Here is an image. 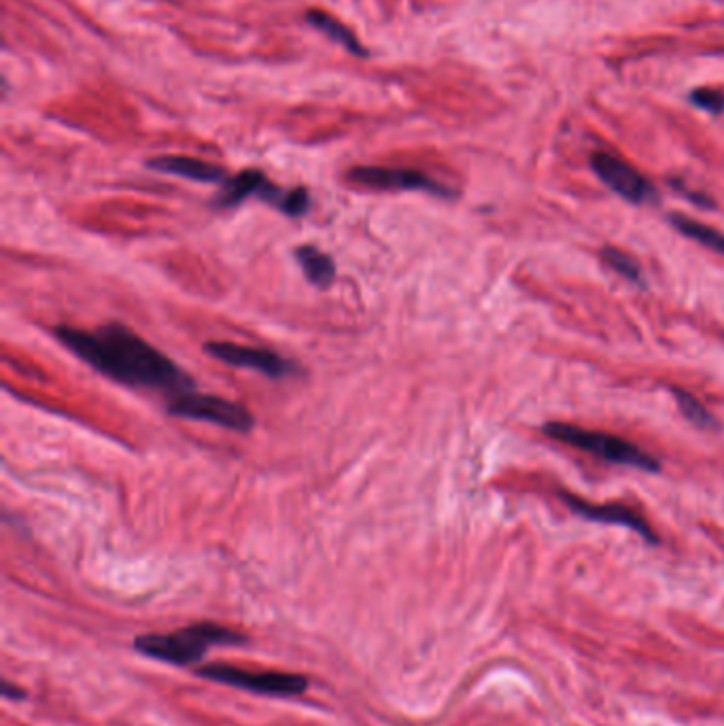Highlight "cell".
<instances>
[{
    "instance_id": "obj_1",
    "label": "cell",
    "mask_w": 724,
    "mask_h": 726,
    "mask_svg": "<svg viewBox=\"0 0 724 726\" xmlns=\"http://www.w3.org/2000/svg\"><path fill=\"white\" fill-rule=\"evenodd\" d=\"M54 334L68 351L122 385L162 391L170 397L194 389L192 376L122 323L102 325L94 332L60 325Z\"/></svg>"
},
{
    "instance_id": "obj_2",
    "label": "cell",
    "mask_w": 724,
    "mask_h": 726,
    "mask_svg": "<svg viewBox=\"0 0 724 726\" xmlns=\"http://www.w3.org/2000/svg\"><path fill=\"white\" fill-rule=\"evenodd\" d=\"M243 642L245 635L240 631L217 625V622H198V625L172 633H149L136 637L134 648L164 663L189 665L202 661L204 654L213 646H238Z\"/></svg>"
},
{
    "instance_id": "obj_3",
    "label": "cell",
    "mask_w": 724,
    "mask_h": 726,
    "mask_svg": "<svg viewBox=\"0 0 724 726\" xmlns=\"http://www.w3.org/2000/svg\"><path fill=\"white\" fill-rule=\"evenodd\" d=\"M544 434L557 442L570 444L578 451L595 455L603 461L629 465L644 472H659V461L644 453L640 446H635L623 438H616L610 434H601V431L584 429L572 423H546Z\"/></svg>"
},
{
    "instance_id": "obj_4",
    "label": "cell",
    "mask_w": 724,
    "mask_h": 726,
    "mask_svg": "<svg viewBox=\"0 0 724 726\" xmlns=\"http://www.w3.org/2000/svg\"><path fill=\"white\" fill-rule=\"evenodd\" d=\"M249 196L262 198L264 202L274 204L281 213H285L289 217L304 215L310 204L306 189H302V187L281 189L279 185L268 181L264 172L245 170L223 183V192L217 198V206H221V209H232V206L247 200Z\"/></svg>"
},
{
    "instance_id": "obj_5",
    "label": "cell",
    "mask_w": 724,
    "mask_h": 726,
    "mask_svg": "<svg viewBox=\"0 0 724 726\" xmlns=\"http://www.w3.org/2000/svg\"><path fill=\"white\" fill-rule=\"evenodd\" d=\"M202 678L211 682H221L228 686H238L253 693L272 695V697H296L302 695L308 688V680L300 673H285V671H253L234 667L226 663H213L198 669Z\"/></svg>"
},
{
    "instance_id": "obj_6",
    "label": "cell",
    "mask_w": 724,
    "mask_h": 726,
    "mask_svg": "<svg viewBox=\"0 0 724 726\" xmlns=\"http://www.w3.org/2000/svg\"><path fill=\"white\" fill-rule=\"evenodd\" d=\"M168 412L172 417L215 423L232 431H243V434H247L255 425L253 414L245 406L226 400V397L198 395L194 391L172 397L168 402Z\"/></svg>"
},
{
    "instance_id": "obj_7",
    "label": "cell",
    "mask_w": 724,
    "mask_h": 726,
    "mask_svg": "<svg viewBox=\"0 0 724 726\" xmlns=\"http://www.w3.org/2000/svg\"><path fill=\"white\" fill-rule=\"evenodd\" d=\"M349 181L381 189V192H427L434 196H451L448 189L434 181L432 177L423 175L419 170L412 168H385V166H357L349 170Z\"/></svg>"
},
{
    "instance_id": "obj_8",
    "label": "cell",
    "mask_w": 724,
    "mask_h": 726,
    "mask_svg": "<svg viewBox=\"0 0 724 726\" xmlns=\"http://www.w3.org/2000/svg\"><path fill=\"white\" fill-rule=\"evenodd\" d=\"M591 166L597 172V177L625 200L642 204L654 198V189L642 172H637L631 164L616 158V155L608 151H597L593 153Z\"/></svg>"
},
{
    "instance_id": "obj_9",
    "label": "cell",
    "mask_w": 724,
    "mask_h": 726,
    "mask_svg": "<svg viewBox=\"0 0 724 726\" xmlns=\"http://www.w3.org/2000/svg\"><path fill=\"white\" fill-rule=\"evenodd\" d=\"M204 349L211 357H215L219 361H226L228 366L255 370V372L266 374L270 378H285L293 370L291 361L281 357L279 353L266 351V349H257V347H245V344L209 342Z\"/></svg>"
},
{
    "instance_id": "obj_10",
    "label": "cell",
    "mask_w": 724,
    "mask_h": 726,
    "mask_svg": "<svg viewBox=\"0 0 724 726\" xmlns=\"http://www.w3.org/2000/svg\"><path fill=\"white\" fill-rule=\"evenodd\" d=\"M563 501L576 514H580L582 518H589V521H597V523H608V525H623V527H629V529L637 531L640 535H644V538H648V540H654L650 525L635 510H631L629 506H623V504H591V501L580 499L576 495H567V493H563Z\"/></svg>"
},
{
    "instance_id": "obj_11",
    "label": "cell",
    "mask_w": 724,
    "mask_h": 726,
    "mask_svg": "<svg viewBox=\"0 0 724 726\" xmlns=\"http://www.w3.org/2000/svg\"><path fill=\"white\" fill-rule=\"evenodd\" d=\"M147 166L158 172H166V175H177L189 181L217 183V185H223L228 181L223 168L198 158H185V155H160V158L149 160Z\"/></svg>"
},
{
    "instance_id": "obj_12",
    "label": "cell",
    "mask_w": 724,
    "mask_h": 726,
    "mask_svg": "<svg viewBox=\"0 0 724 726\" xmlns=\"http://www.w3.org/2000/svg\"><path fill=\"white\" fill-rule=\"evenodd\" d=\"M296 259L310 283L317 287L332 285L336 276V264L330 255L313 245H302L296 249Z\"/></svg>"
},
{
    "instance_id": "obj_13",
    "label": "cell",
    "mask_w": 724,
    "mask_h": 726,
    "mask_svg": "<svg viewBox=\"0 0 724 726\" xmlns=\"http://www.w3.org/2000/svg\"><path fill=\"white\" fill-rule=\"evenodd\" d=\"M306 22L310 26H315L317 30H321L325 37H330L334 43L342 45L344 49H349L351 54L355 56H366L368 51L366 47L361 45V41L355 37V32H351L342 22H338L336 17H332L330 13L325 11H308L306 13Z\"/></svg>"
},
{
    "instance_id": "obj_14",
    "label": "cell",
    "mask_w": 724,
    "mask_h": 726,
    "mask_svg": "<svg viewBox=\"0 0 724 726\" xmlns=\"http://www.w3.org/2000/svg\"><path fill=\"white\" fill-rule=\"evenodd\" d=\"M671 223H674V228L680 230L684 236L693 238V240L701 242L703 247H708V249L724 255V234H720L718 230L705 226V223H699L691 217H684V215H674L671 217Z\"/></svg>"
},
{
    "instance_id": "obj_15",
    "label": "cell",
    "mask_w": 724,
    "mask_h": 726,
    "mask_svg": "<svg viewBox=\"0 0 724 726\" xmlns=\"http://www.w3.org/2000/svg\"><path fill=\"white\" fill-rule=\"evenodd\" d=\"M671 391H674V395H676V402H678L682 414L695 427H699V429H714V427H718L716 419L712 417V412L708 408H705L693 393L676 389V387L671 389Z\"/></svg>"
},
{
    "instance_id": "obj_16",
    "label": "cell",
    "mask_w": 724,
    "mask_h": 726,
    "mask_svg": "<svg viewBox=\"0 0 724 726\" xmlns=\"http://www.w3.org/2000/svg\"><path fill=\"white\" fill-rule=\"evenodd\" d=\"M601 257H603V262H606L618 274H623L625 279H629V281H640L642 279V270H640V266H637L635 259L629 257L627 253H623L620 249L606 247L601 251Z\"/></svg>"
},
{
    "instance_id": "obj_17",
    "label": "cell",
    "mask_w": 724,
    "mask_h": 726,
    "mask_svg": "<svg viewBox=\"0 0 724 726\" xmlns=\"http://www.w3.org/2000/svg\"><path fill=\"white\" fill-rule=\"evenodd\" d=\"M691 100H693V105H697L699 109L710 111V113L724 111V94L720 90L699 88L691 94Z\"/></svg>"
}]
</instances>
